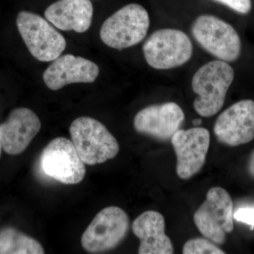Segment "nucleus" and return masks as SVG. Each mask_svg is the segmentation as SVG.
<instances>
[{
	"label": "nucleus",
	"instance_id": "nucleus-11",
	"mask_svg": "<svg viewBox=\"0 0 254 254\" xmlns=\"http://www.w3.org/2000/svg\"><path fill=\"white\" fill-rule=\"evenodd\" d=\"M217 140L227 146L247 144L254 139V101L240 100L229 107L214 125Z\"/></svg>",
	"mask_w": 254,
	"mask_h": 254
},
{
	"label": "nucleus",
	"instance_id": "nucleus-14",
	"mask_svg": "<svg viewBox=\"0 0 254 254\" xmlns=\"http://www.w3.org/2000/svg\"><path fill=\"white\" fill-rule=\"evenodd\" d=\"M43 73V81L53 91L76 83H93L100 69L96 64L81 57L66 55L59 57Z\"/></svg>",
	"mask_w": 254,
	"mask_h": 254
},
{
	"label": "nucleus",
	"instance_id": "nucleus-16",
	"mask_svg": "<svg viewBox=\"0 0 254 254\" xmlns=\"http://www.w3.org/2000/svg\"><path fill=\"white\" fill-rule=\"evenodd\" d=\"M93 6L90 0H59L48 6L45 16L62 31L84 33L91 26Z\"/></svg>",
	"mask_w": 254,
	"mask_h": 254
},
{
	"label": "nucleus",
	"instance_id": "nucleus-17",
	"mask_svg": "<svg viewBox=\"0 0 254 254\" xmlns=\"http://www.w3.org/2000/svg\"><path fill=\"white\" fill-rule=\"evenodd\" d=\"M41 244L12 227L0 232V254H43Z\"/></svg>",
	"mask_w": 254,
	"mask_h": 254
},
{
	"label": "nucleus",
	"instance_id": "nucleus-12",
	"mask_svg": "<svg viewBox=\"0 0 254 254\" xmlns=\"http://www.w3.org/2000/svg\"><path fill=\"white\" fill-rule=\"evenodd\" d=\"M185 120V113L180 105L170 102L140 110L133 119V127L138 133L166 141L171 140Z\"/></svg>",
	"mask_w": 254,
	"mask_h": 254
},
{
	"label": "nucleus",
	"instance_id": "nucleus-5",
	"mask_svg": "<svg viewBox=\"0 0 254 254\" xmlns=\"http://www.w3.org/2000/svg\"><path fill=\"white\" fill-rule=\"evenodd\" d=\"M233 214L230 193L222 187H213L193 215V221L203 237L216 245H222L227 234L233 231Z\"/></svg>",
	"mask_w": 254,
	"mask_h": 254
},
{
	"label": "nucleus",
	"instance_id": "nucleus-21",
	"mask_svg": "<svg viewBox=\"0 0 254 254\" xmlns=\"http://www.w3.org/2000/svg\"><path fill=\"white\" fill-rule=\"evenodd\" d=\"M248 170L251 176L253 177L254 178V150L252 155H251L250 160H249Z\"/></svg>",
	"mask_w": 254,
	"mask_h": 254
},
{
	"label": "nucleus",
	"instance_id": "nucleus-20",
	"mask_svg": "<svg viewBox=\"0 0 254 254\" xmlns=\"http://www.w3.org/2000/svg\"><path fill=\"white\" fill-rule=\"evenodd\" d=\"M234 219L237 221L251 225L252 230L254 227V208L244 207L237 209L233 214Z\"/></svg>",
	"mask_w": 254,
	"mask_h": 254
},
{
	"label": "nucleus",
	"instance_id": "nucleus-9",
	"mask_svg": "<svg viewBox=\"0 0 254 254\" xmlns=\"http://www.w3.org/2000/svg\"><path fill=\"white\" fill-rule=\"evenodd\" d=\"M43 173L64 185H77L86 173L72 141L64 137H58L50 142L43 149L40 158Z\"/></svg>",
	"mask_w": 254,
	"mask_h": 254
},
{
	"label": "nucleus",
	"instance_id": "nucleus-2",
	"mask_svg": "<svg viewBox=\"0 0 254 254\" xmlns=\"http://www.w3.org/2000/svg\"><path fill=\"white\" fill-rule=\"evenodd\" d=\"M70 135L82 161L88 165L104 163L120 151L115 137L103 124L95 119L81 117L72 122Z\"/></svg>",
	"mask_w": 254,
	"mask_h": 254
},
{
	"label": "nucleus",
	"instance_id": "nucleus-23",
	"mask_svg": "<svg viewBox=\"0 0 254 254\" xmlns=\"http://www.w3.org/2000/svg\"><path fill=\"white\" fill-rule=\"evenodd\" d=\"M1 149H2V148H1V143H0V155H1Z\"/></svg>",
	"mask_w": 254,
	"mask_h": 254
},
{
	"label": "nucleus",
	"instance_id": "nucleus-8",
	"mask_svg": "<svg viewBox=\"0 0 254 254\" xmlns=\"http://www.w3.org/2000/svg\"><path fill=\"white\" fill-rule=\"evenodd\" d=\"M16 25L30 53L39 61H53L66 48L63 35L39 15L21 11L16 18Z\"/></svg>",
	"mask_w": 254,
	"mask_h": 254
},
{
	"label": "nucleus",
	"instance_id": "nucleus-13",
	"mask_svg": "<svg viewBox=\"0 0 254 254\" xmlns=\"http://www.w3.org/2000/svg\"><path fill=\"white\" fill-rule=\"evenodd\" d=\"M40 119L28 108L13 110L7 120L0 125V143L1 148L9 155L22 153L39 133Z\"/></svg>",
	"mask_w": 254,
	"mask_h": 254
},
{
	"label": "nucleus",
	"instance_id": "nucleus-10",
	"mask_svg": "<svg viewBox=\"0 0 254 254\" xmlns=\"http://www.w3.org/2000/svg\"><path fill=\"white\" fill-rule=\"evenodd\" d=\"M177 156L176 171L182 180H189L204 165L210 147V135L203 127L179 129L171 138Z\"/></svg>",
	"mask_w": 254,
	"mask_h": 254
},
{
	"label": "nucleus",
	"instance_id": "nucleus-18",
	"mask_svg": "<svg viewBox=\"0 0 254 254\" xmlns=\"http://www.w3.org/2000/svg\"><path fill=\"white\" fill-rule=\"evenodd\" d=\"M184 254H224L225 252L211 241L205 238H195L187 241L184 245Z\"/></svg>",
	"mask_w": 254,
	"mask_h": 254
},
{
	"label": "nucleus",
	"instance_id": "nucleus-15",
	"mask_svg": "<svg viewBox=\"0 0 254 254\" xmlns=\"http://www.w3.org/2000/svg\"><path fill=\"white\" fill-rule=\"evenodd\" d=\"M132 230L140 240L139 254H173L171 240L165 234L163 215L154 210L141 214L133 222Z\"/></svg>",
	"mask_w": 254,
	"mask_h": 254
},
{
	"label": "nucleus",
	"instance_id": "nucleus-3",
	"mask_svg": "<svg viewBox=\"0 0 254 254\" xmlns=\"http://www.w3.org/2000/svg\"><path fill=\"white\" fill-rule=\"evenodd\" d=\"M149 27L146 9L140 4H127L105 20L100 28V39L113 49H127L141 43Z\"/></svg>",
	"mask_w": 254,
	"mask_h": 254
},
{
	"label": "nucleus",
	"instance_id": "nucleus-6",
	"mask_svg": "<svg viewBox=\"0 0 254 254\" xmlns=\"http://www.w3.org/2000/svg\"><path fill=\"white\" fill-rule=\"evenodd\" d=\"M146 63L158 70L172 69L188 63L193 55V44L185 32L163 28L152 33L143 46Z\"/></svg>",
	"mask_w": 254,
	"mask_h": 254
},
{
	"label": "nucleus",
	"instance_id": "nucleus-19",
	"mask_svg": "<svg viewBox=\"0 0 254 254\" xmlns=\"http://www.w3.org/2000/svg\"><path fill=\"white\" fill-rule=\"evenodd\" d=\"M239 14H247L252 10V0H214Z\"/></svg>",
	"mask_w": 254,
	"mask_h": 254
},
{
	"label": "nucleus",
	"instance_id": "nucleus-7",
	"mask_svg": "<svg viewBox=\"0 0 254 254\" xmlns=\"http://www.w3.org/2000/svg\"><path fill=\"white\" fill-rule=\"evenodd\" d=\"M129 218L117 206L107 207L95 215L81 237V245L88 253L98 254L120 245L129 230Z\"/></svg>",
	"mask_w": 254,
	"mask_h": 254
},
{
	"label": "nucleus",
	"instance_id": "nucleus-1",
	"mask_svg": "<svg viewBox=\"0 0 254 254\" xmlns=\"http://www.w3.org/2000/svg\"><path fill=\"white\" fill-rule=\"evenodd\" d=\"M234 79L235 71L226 62L213 60L200 66L191 81L192 90L198 95L193 101L195 111L203 118L218 113Z\"/></svg>",
	"mask_w": 254,
	"mask_h": 254
},
{
	"label": "nucleus",
	"instance_id": "nucleus-4",
	"mask_svg": "<svg viewBox=\"0 0 254 254\" xmlns=\"http://www.w3.org/2000/svg\"><path fill=\"white\" fill-rule=\"evenodd\" d=\"M195 41L207 53L221 61H236L242 53L240 35L230 23L213 15L198 16L192 24Z\"/></svg>",
	"mask_w": 254,
	"mask_h": 254
},
{
	"label": "nucleus",
	"instance_id": "nucleus-22",
	"mask_svg": "<svg viewBox=\"0 0 254 254\" xmlns=\"http://www.w3.org/2000/svg\"><path fill=\"white\" fill-rule=\"evenodd\" d=\"M202 123V120L200 119H195V120L193 121V125H194L195 127L199 126L200 124Z\"/></svg>",
	"mask_w": 254,
	"mask_h": 254
}]
</instances>
